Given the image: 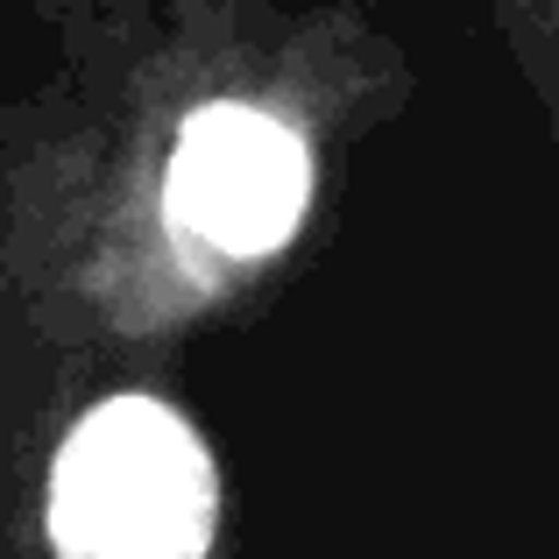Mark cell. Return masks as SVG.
<instances>
[{
  "instance_id": "obj_1",
  "label": "cell",
  "mask_w": 559,
  "mask_h": 559,
  "mask_svg": "<svg viewBox=\"0 0 559 559\" xmlns=\"http://www.w3.org/2000/svg\"><path fill=\"white\" fill-rule=\"evenodd\" d=\"M213 518V461L156 396L93 404L50 467V538L64 559H205Z\"/></svg>"
},
{
  "instance_id": "obj_2",
  "label": "cell",
  "mask_w": 559,
  "mask_h": 559,
  "mask_svg": "<svg viewBox=\"0 0 559 559\" xmlns=\"http://www.w3.org/2000/svg\"><path fill=\"white\" fill-rule=\"evenodd\" d=\"M170 213L219 255H270L298 234L312 199V156L276 114L213 99L178 128L170 150Z\"/></svg>"
}]
</instances>
